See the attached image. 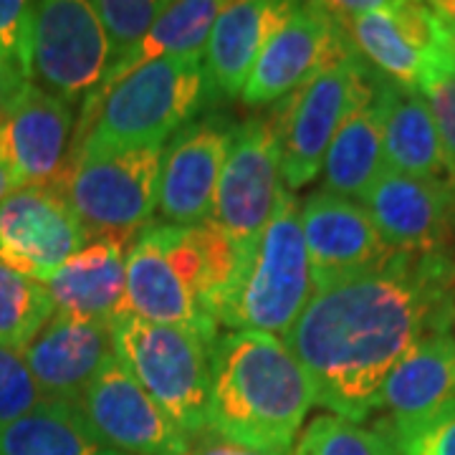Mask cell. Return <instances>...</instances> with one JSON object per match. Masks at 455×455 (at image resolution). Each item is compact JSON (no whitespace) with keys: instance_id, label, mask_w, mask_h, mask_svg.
Returning <instances> with one entry per match:
<instances>
[{"instance_id":"obj_1","label":"cell","mask_w":455,"mask_h":455,"mask_svg":"<svg viewBox=\"0 0 455 455\" xmlns=\"http://www.w3.org/2000/svg\"><path fill=\"white\" fill-rule=\"evenodd\" d=\"M455 256L395 251L379 268L314 291L286 334L314 403L362 423L392 370L427 337L453 331Z\"/></svg>"},{"instance_id":"obj_2","label":"cell","mask_w":455,"mask_h":455,"mask_svg":"<svg viewBox=\"0 0 455 455\" xmlns=\"http://www.w3.org/2000/svg\"><path fill=\"white\" fill-rule=\"evenodd\" d=\"M241 253L212 218L196 226H145L127 251V316L180 326L212 344Z\"/></svg>"},{"instance_id":"obj_3","label":"cell","mask_w":455,"mask_h":455,"mask_svg":"<svg viewBox=\"0 0 455 455\" xmlns=\"http://www.w3.org/2000/svg\"><path fill=\"white\" fill-rule=\"evenodd\" d=\"M314 405L309 379L286 341L226 331L211 347L208 430L263 453L289 455Z\"/></svg>"},{"instance_id":"obj_4","label":"cell","mask_w":455,"mask_h":455,"mask_svg":"<svg viewBox=\"0 0 455 455\" xmlns=\"http://www.w3.org/2000/svg\"><path fill=\"white\" fill-rule=\"evenodd\" d=\"M212 92L203 53L152 61L84 101L71 152L82 147L167 142L196 122Z\"/></svg>"},{"instance_id":"obj_5","label":"cell","mask_w":455,"mask_h":455,"mask_svg":"<svg viewBox=\"0 0 455 455\" xmlns=\"http://www.w3.org/2000/svg\"><path fill=\"white\" fill-rule=\"evenodd\" d=\"M311 296L314 278L301 230V203L283 190L268 226L241 253L238 274L218 309V326L286 339Z\"/></svg>"},{"instance_id":"obj_6","label":"cell","mask_w":455,"mask_h":455,"mask_svg":"<svg viewBox=\"0 0 455 455\" xmlns=\"http://www.w3.org/2000/svg\"><path fill=\"white\" fill-rule=\"evenodd\" d=\"M164 142L74 149L56 182L86 238H127L157 211Z\"/></svg>"},{"instance_id":"obj_7","label":"cell","mask_w":455,"mask_h":455,"mask_svg":"<svg viewBox=\"0 0 455 455\" xmlns=\"http://www.w3.org/2000/svg\"><path fill=\"white\" fill-rule=\"evenodd\" d=\"M349 46L382 79L420 92L455 68V33L430 3L367 0L329 3Z\"/></svg>"},{"instance_id":"obj_8","label":"cell","mask_w":455,"mask_h":455,"mask_svg":"<svg viewBox=\"0 0 455 455\" xmlns=\"http://www.w3.org/2000/svg\"><path fill=\"white\" fill-rule=\"evenodd\" d=\"M114 344L116 359L188 438L208 430L211 341L127 316L114 326Z\"/></svg>"},{"instance_id":"obj_9","label":"cell","mask_w":455,"mask_h":455,"mask_svg":"<svg viewBox=\"0 0 455 455\" xmlns=\"http://www.w3.org/2000/svg\"><path fill=\"white\" fill-rule=\"evenodd\" d=\"M377 84L379 74L355 51L278 101L274 116L281 142V178L289 193L309 185L322 172L337 132L352 114L372 101Z\"/></svg>"},{"instance_id":"obj_10","label":"cell","mask_w":455,"mask_h":455,"mask_svg":"<svg viewBox=\"0 0 455 455\" xmlns=\"http://www.w3.org/2000/svg\"><path fill=\"white\" fill-rule=\"evenodd\" d=\"M109 66V44L92 3H36L31 31L33 86L74 107L99 92Z\"/></svg>"},{"instance_id":"obj_11","label":"cell","mask_w":455,"mask_h":455,"mask_svg":"<svg viewBox=\"0 0 455 455\" xmlns=\"http://www.w3.org/2000/svg\"><path fill=\"white\" fill-rule=\"evenodd\" d=\"M283 190L276 116L235 124L212 205L215 226L238 248H248L274 218Z\"/></svg>"},{"instance_id":"obj_12","label":"cell","mask_w":455,"mask_h":455,"mask_svg":"<svg viewBox=\"0 0 455 455\" xmlns=\"http://www.w3.org/2000/svg\"><path fill=\"white\" fill-rule=\"evenodd\" d=\"M352 53L355 49L329 3H291L260 51L241 99L248 107L281 101Z\"/></svg>"},{"instance_id":"obj_13","label":"cell","mask_w":455,"mask_h":455,"mask_svg":"<svg viewBox=\"0 0 455 455\" xmlns=\"http://www.w3.org/2000/svg\"><path fill=\"white\" fill-rule=\"evenodd\" d=\"M89 243L76 212L56 185H20L0 200V260L46 283Z\"/></svg>"},{"instance_id":"obj_14","label":"cell","mask_w":455,"mask_h":455,"mask_svg":"<svg viewBox=\"0 0 455 455\" xmlns=\"http://www.w3.org/2000/svg\"><path fill=\"white\" fill-rule=\"evenodd\" d=\"M74 405L94 435L116 453L188 455L190 451V438L140 387L119 359L104 367Z\"/></svg>"},{"instance_id":"obj_15","label":"cell","mask_w":455,"mask_h":455,"mask_svg":"<svg viewBox=\"0 0 455 455\" xmlns=\"http://www.w3.org/2000/svg\"><path fill=\"white\" fill-rule=\"evenodd\" d=\"M235 124L208 114L185 124L164 147L157 212L170 226H196L212 215L218 182Z\"/></svg>"},{"instance_id":"obj_16","label":"cell","mask_w":455,"mask_h":455,"mask_svg":"<svg viewBox=\"0 0 455 455\" xmlns=\"http://www.w3.org/2000/svg\"><path fill=\"white\" fill-rule=\"evenodd\" d=\"M301 230L309 251L314 291L374 271L395 253L362 203L326 190L301 203Z\"/></svg>"},{"instance_id":"obj_17","label":"cell","mask_w":455,"mask_h":455,"mask_svg":"<svg viewBox=\"0 0 455 455\" xmlns=\"http://www.w3.org/2000/svg\"><path fill=\"white\" fill-rule=\"evenodd\" d=\"M359 203L395 251L451 253L455 243V182L385 170Z\"/></svg>"},{"instance_id":"obj_18","label":"cell","mask_w":455,"mask_h":455,"mask_svg":"<svg viewBox=\"0 0 455 455\" xmlns=\"http://www.w3.org/2000/svg\"><path fill=\"white\" fill-rule=\"evenodd\" d=\"M114 326L53 314L23 349L44 400L76 403L104 367L116 359Z\"/></svg>"},{"instance_id":"obj_19","label":"cell","mask_w":455,"mask_h":455,"mask_svg":"<svg viewBox=\"0 0 455 455\" xmlns=\"http://www.w3.org/2000/svg\"><path fill=\"white\" fill-rule=\"evenodd\" d=\"M74 107L28 84L0 124V163L20 185H56L74 147Z\"/></svg>"},{"instance_id":"obj_20","label":"cell","mask_w":455,"mask_h":455,"mask_svg":"<svg viewBox=\"0 0 455 455\" xmlns=\"http://www.w3.org/2000/svg\"><path fill=\"white\" fill-rule=\"evenodd\" d=\"M374 412L392 443L455 412V341L451 331L423 339L387 377Z\"/></svg>"},{"instance_id":"obj_21","label":"cell","mask_w":455,"mask_h":455,"mask_svg":"<svg viewBox=\"0 0 455 455\" xmlns=\"http://www.w3.org/2000/svg\"><path fill=\"white\" fill-rule=\"evenodd\" d=\"M127 238H92L46 281L61 316L116 324L127 319Z\"/></svg>"},{"instance_id":"obj_22","label":"cell","mask_w":455,"mask_h":455,"mask_svg":"<svg viewBox=\"0 0 455 455\" xmlns=\"http://www.w3.org/2000/svg\"><path fill=\"white\" fill-rule=\"evenodd\" d=\"M291 3L271 0H238L226 3L218 20L212 23L208 44L203 51L205 68L212 89L223 97L235 99L243 94L253 74L260 51L276 33Z\"/></svg>"},{"instance_id":"obj_23","label":"cell","mask_w":455,"mask_h":455,"mask_svg":"<svg viewBox=\"0 0 455 455\" xmlns=\"http://www.w3.org/2000/svg\"><path fill=\"white\" fill-rule=\"evenodd\" d=\"M377 101L382 109V145L387 170L410 178L455 182L453 167L423 94L379 76Z\"/></svg>"},{"instance_id":"obj_24","label":"cell","mask_w":455,"mask_h":455,"mask_svg":"<svg viewBox=\"0 0 455 455\" xmlns=\"http://www.w3.org/2000/svg\"><path fill=\"white\" fill-rule=\"evenodd\" d=\"M385 145H382V109L377 92L370 104L355 112L337 132L324 157L326 193L362 200L377 180L385 175Z\"/></svg>"},{"instance_id":"obj_25","label":"cell","mask_w":455,"mask_h":455,"mask_svg":"<svg viewBox=\"0 0 455 455\" xmlns=\"http://www.w3.org/2000/svg\"><path fill=\"white\" fill-rule=\"evenodd\" d=\"M0 455H122L104 445L74 403L44 400L0 430Z\"/></svg>"},{"instance_id":"obj_26","label":"cell","mask_w":455,"mask_h":455,"mask_svg":"<svg viewBox=\"0 0 455 455\" xmlns=\"http://www.w3.org/2000/svg\"><path fill=\"white\" fill-rule=\"evenodd\" d=\"M223 8H226V3H220V0H175V3H167L163 16L155 20L149 33L132 49L124 61L114 66L99 89L130 76L137 68L152 64V61L203 53L212 23L218 20Z\"/></svg>"},{"instance_id":"obj_27","label":"cell","mask_w":455,"mask_h":455,"mask_svg":"<svg viewBox=\"0 0 455 455\" xmlns=\"http://www.w3.org/2000/svg\"><path fill=\"white\" fill-rule=\"evenodd\" d=\"M56 314L49 289L0 260V347L20 352Z\"/></svg>"},{"instance_id":"obj_28","label":"cell","mask_w":455,"mask_h":455,"mask_svg":"<svg viewBox=\"0 0 455 455\" xmlns=\"http://www.w3.org/2000/svg\"><path fill=\"white\" fill-rule=\"evenodd\" d=\"M289 455H400L382 430L364 427L337 415L314 418Z\"/></svg>"},{"instance_id":"obj_29","label":"cell","mask_w":455,"mask_h":455,"mask_svg":"<svg viewBox=\"0 0 455 455\" xmlns=\"http://www.w3.org/2000/svg\"><path fill=\"white\" fill-rule=\"evenodd\" d=\"M92 5L97 11L109 44V56H112L109 71L130 56L132 49L145 38L155 26V20L167 8L164 0H99Z\"/></svg>"},{"instance_id":"obj_30","label":"cell","mask_w":455,"mask_h":455,"mask_svg":"<svg viewBox=\"0 0 455 455\" xmlns=\"http://www.w3.org/2000/svg\"><path fill=\"white\" fill-rule=\"evenodd\" d=\"M41 403L44 395L20 352L0 347V430L5 425L16 423L18 418H23Z\"/></svg>"},{"instance_id":"obj_31","label":"cell","mask_w":455,"mask_h":455,"mask_svg":"<svg viewBox=\"0 0 455 455\" xmlns=\"http://www.w3.org/2000/svg\"><path fill=\"white\" fill-rule=\"evenodd\" d=\"M36 3L0 0V61L18 66L31 82V31Z\"/></svg>"},{"instance_id":"obj_32","label":"cell","mask_w":455,"mask_h":455,"mask_svg":"<svg viewBox=\"0 0 455 455\" xmlns=\"http://www.w3.org/2000/svg\"><path fill=\"white\" fill-rule=\"evenodd\" d=\"M420 94L430 107V114L435 119V127H438L440 140L445 147V155H448L455 172V68L433 79L430 84H425Z\"/></svg>"},{"instance_id":"obj_33","label":"cell","mask_w":455,"mask_h":455,"mask_svg":"<svg viewBox=\"0 0 455 455\" xmlns=\"http://www.w3.org/2000/svg\"><path fill=\"white\" fill-rule=\"evenodd\" d=\"M395 445L400 455H455V412L407 433Z\"/></svg>"},{"instance_id":"obj_34","label":"cell","mask_w":455,"mask_h":455,"mask_svg":"<svg viewBox=\"0 0 455 455\" xmlns=\"http://www.w3.org/2000/svg\"><path fill=\"white\" fill-rule=\"evenodd\" d=\"M28 76L18 68V66L0 61V124L5 122V116L16 107V101L28 86Z\"/></svg>"},{"instance_id":"obj_35","label":"cell","mask_w":455,"mask_h":455,"mask_svg":"<svg viewBox=\"0 0 455 455\" xmlns=\"http://www.w3.org/2000/svg\"><path fill=\"white\" fill-rule=\"evenodd\" d=\"M188 455H276V453H263L256 448H245L238 443H230V440L215 435L211 430L200 433L190 443V451Z\"/></svg>"},{"instance_id":"obj_36","label":"cell","mask_w":455,"mask_h":455,"mask_svg":"<svg viewBox=\"0 0 455 455\" xmlns=\"http://www.w3.org/2000/svg\"><path fill=\"white\" fill-rule=\"evenodd\" d=\"M430 8L455 33V0H435V3H430Z\"/></svg>"},{"instance_id":"obj_37","label":"cell","mask_w":455,"mask_h":455,"mask_svg":"<svg viewBox=\"0 0 455 455\" xmlns=\"http://www.w3.org/2000/svg\"><path fill=\"white\" fill-rule=\"evenodd\" d=\"M16 188H20V182H18L16 178H13V172L5 167V164L0 163V200L3 197H8Z\"/></svg>"},{"instance_id":"obj_38","label":"cell","mask_w":455,"mask_h":455,"mask_svg":"<svg viewBox=\"0 0 455 455\" xmlns=\"http://www.w3.org/2000/svg\"><path fill=\"white\" fill-rule=\"evenodd\" d=\"M451 334H453V341H455V319H453V331H451Z\"/></svg>"}]
</instances>
